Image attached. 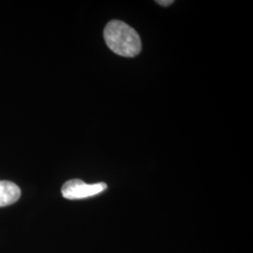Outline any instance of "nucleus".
<instances>
[{"label":"nucleus","mask_w":253,"mask_h":253,"mask_svg":"<svg viewBox=\"0 0 253 253\" xmlns=\"http://www.w3.org/2000/svg\"><path fill=\"white\" fill-rule=\"evenodd\" d=\"M103 36L106 45L117 54L133 57L140 53L142 42L139 34L126 23L111 21L104 28Z\"/></svg>","instance_id":"f257e3e1"},{"label":"nucleus","mask_w":253,"mask_h":253,"mask_svg":"<svg viewBox=\"0 0 253 253\" xmlns=\"http://www.w3.org/2000/svg\"><path fill=\"white\" fill-rule=\"evenodd\" d=\"M107 189V185L103 182L95 184H86L80 179L67 181L61 189L64 198L79 200L89 198L102 193Z\"/></svg>","instance_id":"f03ea898"},{"label":"nucleus","mask_w":253,"mask_h":253,"mask_svg":"<svg viewBox=\"0 0 253 253\" xmlns=\"http://www.w3.org/2000/svg\"><path fill=\"white\" fill-rule=\"evenodd\" d=\"M21 190L10 181L0 180V208L12 205L18 201Z\"/></svg>","instance_id":"7ed1b4c3"},{"label":"nucleus","mask_w":253,"mask_h":253,"mask_svg":"<svg viewBox=\"0 0 253 253\" xmlns=\"http://www.w3.org/2000/svg\"><path fill=\"white\" fill-rule=\"evenodd\" d=\"M157 3H159L160 5L164 6V7H167V6H170L171 4H172V3H173V1H172V0H168V1H163V0H161V1H157Z\"/></svg>","instance_id":"20e7f679"}]
</instances>
